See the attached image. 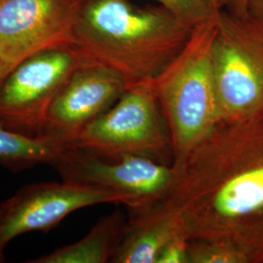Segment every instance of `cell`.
I'll return each instance as SVG.
<instances>
[{"instance_id": "6da1fadb", "label": "cell", "mask_w": 263, "mask_h": 263, "mask_svg": "<svg viewBox=\"0 0 263 263\" xmlns=\"http://www.w3.org/2000/svg\"><path fill=\"white\" fill-rule=\"evenodd\" d=\"M173 167V185L155 205L179 216L190 239L263 263V117L218 123Z\"/></svg>"}, {"instance_id": "7a4b0ae2", "label": "cell", "mask_w": 263, "mask_h": 263, "mask_svg": "<svg viewBox=\"0 0 263 263\" xmlns=\"http://www.w3.org/2000/svg\"><path fill=\"white\" fill-rule=\"evenodd\" d=\"M196 26L160 4L83 0L73 45L88 63L118 72L129 87L158 76L186 46Z\"/></svg>"}, {"instance_id": "3957f363", "label": "cell", "mask_w": 263, "mask_h": 263, "mask_svg": "<svg viewBox=\"0 0 263 263\" xmlns=\"http://www.w3.org/2000/svg\"><path fill=\"white\" fill-rule=\"evenodd\" d=\"M216 15L197 25L183 50L148 81L169 127L173 166L185 159L220 122L212 59Z\"/></svg>"}, {"instance_id": "277c9868", "label": "cell", "mask_w": 263, "mask_h": 263, "mask_svg": "<svg viewBox=\"0 0 263 263\" xmlns=\"http://www.w3.org/2000/svg\"><path fill=\"white\" fill-rule=\"evenodd\" d=\"M220 122L263 117V19L220 8L212 44Z\"/></svg>"}, {"instance_id": "5b68a950", "label": "cell", "mask_w": 263, "mask_h": 263, "mask_svg": "<svg viewBox=\"0 0 263 263\" xmlns=\"http://www.w3.org/2000/svg\"><path fill=\"white\" fill-rule=\"evenodd\" d=\"M71 146L104 157L134 155L173 166L169 127L148 82L127 87L119 100L76 138Z\"/></svg>"}, {"instance_id": "8992f818", "label": "cell", "mask_w": 263, "mask_h": 263, "mask_svg": "<svg viewBox=\"0 0 263 263\" xmlns=\"http://www.w3.org/2000/svg\"><path fill=\"white\" fill-rule=\"evenodd\" d=\"M90 64L73 45L42 50L14 66L0 86V125L41 137L48 109L77 67Z\"/></svg>"}, {"instance_id": "52a82bcc", "label": "cell", "mask_w": 263, "mask_h": 263, "mask_svg": "<svg viewBox=\"0 0 263 263\" xmlns=\"http://www.w3.org/2000/svg\"><path fill=\"white\" fill-rule=\"evenodd\" d=\"M64 180L101 188L121 198L130 212L159 203L173 185V166L134 155L104 157L69 146L55 165Z\"/></svg>"}, {"instance_id": "ba28073f", "label": "cell", "mask_w": 263, "mask_h": 263, "mask_svg": "<svg viewBox=\"0 0 263 263\" xmlns=\"http://www.w3.org/2000/svg\"><path fill=\"white\" fill-rule=\"evenodd\" d=\"M101 204L123 205L121 198L101 188L64 180L29 184L0 204V262L16 237L47 232L66 216L83 208Z\"/></svg>"}, {"instance_id": "9c48e42d", "label": "cell", "mask_w": 263, "mask_h": 263, "mask_svg": "<svg viewBox=\"0 0 263 263\" xmlns=\"http://www.w3.org/2000/svg\"><path fill=\"white\" fill-rule=\"evenodd\" d=\"M83 0H0V60L12 69L42 50L73 44Z\"/></svg>"}, {"instance_id": "30bf717a", "label": "cell", "mask_w": 263, "mask_h": 263, "mask_svg": "<svg viewBox=\"0 0 263 263\" xmlns=\"http://www.w3.org/2000/svg\"><path fill=\"white\" fill-rule=\"evenodd\" d=\"M128 85L118 72L97 64L77 67L48 109L41 137L71 146L90 123L115 104Z\"/></svg>"}, {"instance_id": "8fae6325", "label": "cell", "mask_w": 263, "mask_h": 263, "mask_svg": "<svg viewBox=\"0 0 263 263\" xmlns=\"http://www.w3.org/2000/svg\"><path fill=\"white\" fill-rule=\"evenodd\" d=\"M183 232L186 233L179 216L156 205L131 212L111 262L157 263L170 241Z\"/></svg>"}, {"instance_id": "7c38bea8", "label": "cell", "mask_w": 263, "mask_h": 263, "mask_svg": "<svg viewBox=\"0 0 263 263\" xmlns=\"http://www.w3.org/2000/svg\"><path fill=\"white\" fill-rule=\"evenodd\" d=\"M127 221L116 211L104 216L82 239L60 248L50 254L29 260L31 263L111 262L113 254L122 239Z\"/></svg>"}, {"instance_id": "4fadbf2b", "label": "cell", "mask_w": 263, "mask_h": 263, "mask_svg": "<svg viewBox=\"0 0 263 263\" xmlns=\"http://www.w3.org/2000/svg\"><path fill=\"white\" fill-rule=\"evenodd\" d=\"M68 146L48 137H28L0 125V162L9 165L46 163L55 166Z\"/></svg>"}, {"instance_id": "5bb4252c", "label": "cell", "mask_w": 263, "mask_h": 263, "mask_svg": "<svg viewBox=\"0 0 263 263\" xmlns=\"http://www.w3.org/2000/svg\"><path fill=\"white\" fill-rule=\"evenodd\" d=\"M190 263H248L235 249L207 240L191 239Z\"/></svg>"}, {"instance_id": "9a60e30c", "label": "cell", "mask_w": 263, "mask_h": 263, "mask_svg": "<svg viewBox=\"0 0 263 263\" xmlns=\"http://www.w3.org/2000/svg\"><path fill=\"white\" fill-rule=\"evenodd\" d=\"M180 17L199 25L216 16L221 4L217 0H153Z\"/></svg>"}, {"instance_id": "2e32d148", "label": "cell", "mask_w": 263, "mask_h": 263, "mask_svg": "<svg viewBox=\"0 0 263 263\" xmlns=\"http://www.w3.org/2000/svg\"><path fill=\"white\" fill-rule=\"evenodd\" d=\"M190 241L185 232L175 236L160 254L157 263H190Z\"/></svg>"}, {"instance_id": "e0dca14e", "label": "cell", "mask_w": 263, "mask_h": 263, "mask_svg": "<svg viewBox=\"0 0 263 263\" xmlns=\"http://www.w3.org/2000/svg\"><path fill=\"white\" fill-rule=\"evenodd\" d=\"M248 4L249 0H223L222 8H224L232 14L245 16L249 14Z\"/></svg>"}, {"instance_id": "ac0fdd59", "label": "cell", "mask_w": 263, "mask_h": 263, "mask_svg": "<svg viewBox=\"0 0 263 263\" xmlns=\"http://www.w3.org/2000/svg\"><path fill=\"white\" fill-rule=\"evenodd\" d=\"M248 12L251 16L263 19V0H249Z\"/></svg>"}, {"instance_id": "d6986e66", "label": "cell", "mask_w": 263, "mask_h": 263, "mask_svg": "<svg viewBox=\"0 0 263 263\" xmlns=\"http://www.w3.org/2000/svg\"><path fill=\"white\" fill-rule=\"evenodd\" d=\"M11 70L9 66H6L1 60H0V86L3 83L4 79L6 78L7 74L9 73V71Z\"/></svg>"}, {"instance_id": "ffe728a7", "label": "cell", "mask_w": 263, "mask_h": 263, "mask_svg": "<svg viewBox=\"0 0 263 263\" xmlns=\"http://www.w3.org/2000/svg\"><path fill=\"white\" fill-rule=\"evenodd\" d=\"M220 4H221V6H223V0H217Z\"/></svg>"}]
</instances>
